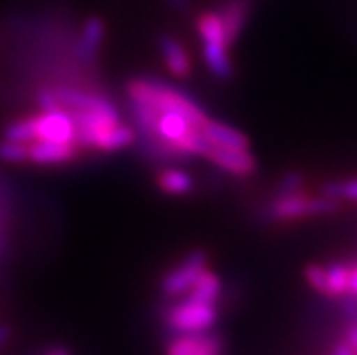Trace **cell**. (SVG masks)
Instances as JSON below:
<instances>
[{"label": "cell", "mask_w": 357, "mask_h": 355, "mask_svg": "<svg viewBox=\"0 0 357 355\" xmlns=\"http://www.w3.org/2000/svg\"><path fill=\"white\" fill-rule=\"evenodd\" d=\"M51 91H53L54 98H56L60 107L68 109V111H95V113L120 116L116 105L107 96H102L98 93H91V91L68 86L51 87Z\"/></svg>", "instance_id": "cell-6"}, {"label": "cell", "mask_w": 357, "mask_h": 355, "mask_svg": "<svg viewBox=\"0 0 357 355\" xmlns=\"http://www.w3.org/2000/svg\"><path fill=\"white\" fill-rule=\"evenodd\" d=\"M305 183V178L301 172H287L280 181H278L276 187V196H281V194H290V192H298L301 190Z\"/></svg>", "instance_id": "cell-23"}, {"label": "cell", "mask_w": 357, "mask_h": 355, "mask_svg": "<svg viewBox=\"0 0 357 355\" xmlns=\"http://www.w3.org/2000/svg\"><path fill=\"white\" fill-rule=\"evenodd\" d=\"M331 355H357V352L354 350L352 347H350L349 342L344 341V339H341L337 345H335L334 348H332V354Z\"/></svg>", "instance_id": "cell-25"}, {"label": "cell", "mask_w": 357, "mask_h": 355, "mask_svg": "<svg viewBox=\"0 0 357 355\" xmlns=\"http://www.w3.org/2000/svg\"><path fill=\"white\" fill-rule=\"evenodd\" d=\"M45 355H69V354L63 350V348H53V350H50Z\"/></svg>", "instance_id": "cell-28"}, {"label": "cell", "mask_w": 357, "mask_h": 355, "mask_svg": "<svg viewBox=\"0 0 357 355\" xmlns=\"http://www.w3.org/2000/svg\"><path fill=\"white\" fill-rule=\"evenodd\" d=\"M204 62L207 66L211 77L220 82H229L234 77V66H232L229 47L223 45L204 44Z\"/></svg>", "instance_id": "cell-15"}, {"label": "cell", "mask_w": 357, "mask_h": 355, "mask_svg": "<svg viewBox=\"0 0 357 355\" xmlns=\"http://www.w3.org/2000/svg\"><path fill=\"white\" fill-rule=\"evenodd\" d=\"M341 203L326 194L312 196L308 192H290L274 196L271 205L267 207V216L276 223H290V221L308 220V218L326 216L332 212L340 211Z\"/></svg>", "instance_id": "cell-2"}, {"label": "cell", "mask_w": 357, "mask_h": 355, "mask_svg": "<svg viewBox=\"0 0 357 355\" xmlns=\"http://www.w3.org/2000/svg\"><path fill=\"white\" fill-rule=\"evenodd\" d=\"M29 151V163L40 167L50 165H63L71 163L82 154L84 149L78 144H69V142H50V139H36L27 144Z\"/></svg>", "instance_id": "cell-8"}, {"label": "cell", "mask_w": 357, "mask_h": 355, "mask_svg": "<svg viewBox=\"0 0 357 355\" xmlns=\"http://www.w3.org/2000/svg\"><path fill=\"white\" fill-rule=\"evenodd\" d=\"M196 33H198L204 44L223 45V47L231 50V45L227 42L222 15L216 13V11H205V13L196 18Z\"/></svg>", "instance_id": "cell-18"}, {"label": "cell", "mask_w": 357, "mask_h": 355, "mask_svg": "<svg viewBox=\"0 0 357 355\" xmlns=\"http://www.w3.org/2000/svg\"><path fill=\"white\" fill-rule=\"evenodd\" d=\"M165 326L172 335L185 333H205L218 323V310L214 305H204L189 299H181L172 305L165 315Z\"/></svg>", "instance_id": "cell-3"}, {"label": "cell", "mask_w": 357, "mask_h": 355, "mask_svg": "<svg viewBox=\"0 0 357 355\" xmlns=\"http://www.w3.org/2000/svg\"><path fill=\"white\" fill-rule=\"evenodd\" d=\"M223 20V26H225V35L229 45H234L236 40L240 38L241 31H243L245 20H247V15H249V6L245 0H229L225 4V8L220 11Z\"/></svg>", "instance_id": "cell-17"}, {"label": "cell", "mask_w": 357, "mask_h": 355, "mask_svg": "<svg viewBox=\"0 0 357 355\" xmlns=\"http://www.w3.org/2000/svg\"><path fill=\"white\" fill-rule=\"evenodd\" d=\"M158 50L160 54H162L163 63H165V68L169 69L172 77L180 78V80L190 77L192 62H190V56L187 53V50L178 38H174L171 35H162L158 38Z\"/></svg>", "instance_id": "cell-11"}, {"label": "cell", "mask_w": 357, "mask_h": 355, "mask_svg": "<svg viewBox=\"0 0 357 355\" xmlns=\"http://www.w3.org/2000/svg\"><path fill=\"white\" fill-rule=\"evenodd\" d=\"M4 139H11V142H18V144H31L35 136H33V123L31 116L18 118L8 123L4 129Z\"/></svg>", "instance_id": "cell-21"}, {"label": "cell", "mask_w": 357, "mask_h": 355, "mask_svg": "<svg viewBox=\"0 0 357 355\" xmlns=\"http://www.w3.org/2000/svg\"><path fill=\"white\" fill-rule=\"evenodd\" d=\"M208 257L204 250L189 252L176 266H172L167 274L162 278L160 288L167 297L185 296L190 287L196 283L199 274L207 269Z\"/></svg>", "instance_id": "cell-4"}, {"label": "cell", "mask_w": 357, "mask_h": 355, "mask_svg": "<svg viewBox=\"0 0 357 355\" xmlns=\"http://www.w3.org/2000/svg\"><path fill=\"white\" fill-rule=\"evenodd\" d=\"M136 142V133L132 127L126 126L122 121H118L116 126L109 127L107 130H104L98 138L93 142L91 145V151H98V153H118V151H123V149L131 147Z\"/></svg>", "instance_id": "cell-13"}, {"label": "cell", "mask_w": 357, "mask_h": 355, "mask_svg": "<svg viewBox=\"0 0 357 355\" xmlns=\"http://www.w3.org/2000/svg\"><path fill=\"white\" fill-rule=\"evenodd\" d=\"M344 341L349 342L350 347L357 352V321H350L349 328L344 332Z\"/></svg>", "instance_id": "cell-24"}, {"label": "cell", "mask_w": 357, "mask_h": 355, "mask_svg": "<svg viewBox=\"0 0 357 355\" xmlns=\"http://www.w3.org/2000/svg\"><path fill=\"white\" fill-rule=\"evenodd\" d=\"M0 162L11 163V165H20V163L29 162V151L27 144H18L11 139H0Z\"/></svg>", "instance_id": "cell-22"}, {"label": "cell", "mask_w": 357, "mask_h": 355, "mask_svg": "<svg viewBox=\"0 0 357 355\" xmlns=\"http://www.w3.org/2000/svg\"><path fill=\"white\" fill-rule=\"evenodd\" d=\"M216 347H223L222 338H218V335L185 333V335H176L169 342L165 355H199Z\"/></svg>", "instance_id": "cell-12"}, {"label": "cell", "mask_w": 357, "mask_h": 355, "mask_svg": "<svg viewBox=\"0 0 357 355\" xmlns=\"http://www.w3.org/2000/svg\"><path fill=\"white\" fill-rule=\"evenodd\" d=\"M220 294H222V279L207 266L196 279V283L190 287L189 292L185 294V299L204 303V305H216Z\"/></svg>", "instance_id": "cell-16"}, {"label": "cell", "mask_w": 357, "mask_h": 355, "mask_svg": "<svg viewBox=\"0 0 357 355\" xmlns=\"http://www.w3.org/2000/svg\"><path fill=\"white\" fill-rule=\"evenodd\" d=\"M325 269V297L349 296L350 263H331Z\"/></svg>", "instance_id": "cell-19"}, {"label": "cell", "mask_w": 357, "mask_h": 355, "mask_svg": "<svg viewBox=\"0 0 357 355\" xmlns=\"http://www.w3.org/2000/svg\"><path fill=\"white\" fill-rule=\"evenodd\" d=\"M204 158L214 167L236 178H247L258 171V162L249 149H223L208 145Z\"/></svg>", "instance_id": "cell-7"}, {"label": "cell", "mask_w": 357, "mask_h": 355, "mask_svg": "<svg viewBox=\"0 0 357 355\" xmlns=\"http://www.w3.org/2000/svg\"><path fill=\"white\" fill-rule=\"evenodd\" d=\"M126 89L129 100L151 105L158 113L180 114V116L187 118L196 129L208 118L205 109L192 96L187 95L185 91L171 86L167 82L149 77H138L127 82Z\"/></svg>", "instance_id": "cell-1"}, {"label": "cell", "mask_w": 357, "mask_h": 355, "mask_svg": "<svg viewBox=\"0 0 357 355\" xmlns=\"http://www.w3.org/2000/svg\"><path fill=\"white\" fill-rule=\"evenodd\" d=\"M11 333H13V330H11L9 324L0 323V350L8 345V341L11 339Z\"/></svg>", "instance_id": "cell-26"}, {"label": "cell", "mask_w": 357, "mask_h": 355, "mask_svg": "<svg viewBox=\"0 0 357 355\" xmlns=\"http://www.w3.org/2000/svg\"><path fill=\"white\" fill-rule=\"evenodd\" d=\"M33 136L36 139H50V142H69L77 144V127L68 109L56 111H40L31 116Z\"/></svg>", "instance_id": "cell-5"}, {"label": "cell", "mask_w": 357, "mask_h": 355, "mask_svg": "<svg viewBox=\"0 0 357 355\" xmlns=\"http://www.w3.org/2000/svg\"><path fill=\"white\" fill-rule=\"evenodd\" d=\"M156 185L163 194L167 196H187L195 190V178L187 171H181L176 167L162 169L156 174Z\"/></svg>", "instance_id": "cell-14"}, {"label": "cell", "mask_w": 357, "mask_h": 355, "mask_svg": "<svg viewBox=\"0 0 357 355\" xmlns=\"http://www.w3.org/2000/svg\"><path fill=\"white\" fill-rule=\"evenodd\" d=\"M328 198H334L337 202H356L357 203V178H349V180L331 181L326 183L321 190Z\"/></svg>", "instance_id": "cell-20"}, {"label": "cell", "mask_w": 357, "mask_h": 355, "mask_svg": "<svg viewBox=\"0 0 357 355\" xmlns=\"http://www.w3.org/2000/svg\"><path fill=\"white\" fill-rule=\"evenodd\" d=\"M171 8H174L176 11H180V13H183V11H187L189 9V0H165Z\"/></svg>", "instance_id": "cell-27"}, {"label": "cell", "mask_w": 357, "mask_h": 355, "mask_svg": "<svg viewBox=\"0 0 357 355\" xmlns=\"http://www.w3.org/2000/svg\"><path fill=\"white\" fill-rule=\"evenodd\" d=\"M105 40V22L100 17L93 15L87 17L82 24L80 35L77 38V45H75V53L77 59L82 63H95L98 59L102 44Z\"/></svg>", "instance_id": "cell-9"}, {"label": "cell", "mask_w": 357, "mask_h": 355, "mask_svg": "<svg viewBox=\"0 0 357 355\" xmlns=\"http://www.w3.org/2000/svg\"><path fill=\"white\" fill-rule=\"evenodd\" d=\"M199 136L213 147H223V149H249L250 139L249 136L243 135L241 130L236 127L227 126L223 121L218 120H207L198 127Z\"/></svg>", "instance_id": "cell-10"}]
</instances>
